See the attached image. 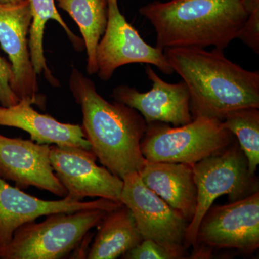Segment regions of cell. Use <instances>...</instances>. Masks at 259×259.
Wrapping results in <instances>:
<instances>
[{
    "mask_svg": "<svg viewBox=\"0 0 259 259\" xmlns=\"http://www.w3.org/2000/svg\"><path fill=\"white\" fill-rule=\"evenodd\" d=\"M223 51L194 47L163 50L174 72L188 88L193 119L223 120L233 110L259 108V71L243 69L227 59Z\"/></svg>",
    "mask_w": 259,
    "mask_h": 259,
    "instance_id": "6da1fadb",
    "label": "cell"
},
{
    "mask_svg": "<svg viewBox=\"0 0 259 259\" xmlns=\"http://www.w3.org/2000/svg\"><path fill=\"white\" fill-rule=\"evenodd\" d=\"M97 74L103 81L110 80L115 70L131 64L153 65L165 74L174 70L164 51L145 41L121 13L118 0H108V21L97 49Z\"/></svg>",
    "mask_w": 259,
    "mask_h": 259,
    "instance_id": "9c48e42d",
    "label": "cell"
},
{
    "mask_svg": "<svg viewBox=\"0 0 259 259\" xmlns=\"http://www.w3.org/2000/svg\"><path fill=\"white\" fill-rule=\"evenodd\" d=\"M13 77L12 66L10 62L0 56V105L3 107H10L16 105L20 98L10 86Z\"/></svg>",
    "mask_w": 259,
    "mask_h": 259,
    "instance_id": "603a6c76",
    "label": "cell"
},
{
    "mask_svg": "<svg viewBox=\"0 0 259 259\" xmlns=\"http://www.w3.org/2000/svg\"><path fill=\"white\" fill-rule=\"evenodd\" d=\"M248 18L238 38L253 52L259 54V0H246Z\"/></svg>",
    "mask_w": 259,
    "mask_h": 259,
    "instance_id": "44dd1931",
    "label": "cell"
},
{
    "mask_svg": "<svg viewBox=\"0 0 259 259\" xmlns=\"http://www.w3.org/2000/svg\"><path fill=\"white\" fill-rule=\"evenodd\" d=\"M69 88L81 107L85 137L100 163L122 180L130 172L139 171L146 162L141 151L147 125L143 116L125 104L107 101L93 81L75 68Z\"/></svg>",
    "mask_w": 259,
    "mask_h": 259,
    "instance_id": "7a4b0ae2",
    "label": "cell"
},
{
    "mask_svg": "<svg viewBox=\"0 0 259 259\" xmlns=\"http://www.w3.org/2000/svg\"><path fill=\"white\" fill-rule=\"evenodd\" d=\"M96 160L92 150L50 146L51 166L67 191L66 197L76 201L99 197L120 202L123 180L105 166H99Z\"/></svg>",
    "mask_w": 259,
    "mask_h": 259,
    "instance_id": "30bf717a",
    "label": "cell"
},
{
    "mask_svg": "<svg viewBox=\"0 0 259 259\" xmlns=\"http://www.w3.org/2000/svg\"><path fill=\"white\" fill-rule=\"evenodd\" d=\"M0 178L13 181L19 189L35 187L63 198L67 195L54 173L49 144L0 134Z\"/></svg>",
    "mask_w": 259,
    "mask_h": 259,
    "instance_id": "4fadbf2b",
    "label": "cell"
},
{
    "mask_svg": "<svg viewBox=\"0 0 259 259\" xmlns=\"http://www.w3.org/2000/svg\"><path fill=\"white\" fill-rule=\"evenodd\" d=\"M125 259H177L176 255L156 242L144 239L122 255Z\"/></svg>",
    "mask_w": 259,
    "mask_h": 259,
    "instance_id": "7402d4cb",
    "label": "cell"
},
{
    "mask_svg": "<svg viewBox=\"0 0 259 259\" xmlns=\"http://www.w3.org/2000/svg\"><path fill=\"white\" fill-rule=\"evenodd\" d=\"M236 139L222 120L197 117L190 123L172 126L164 122L147 124L141 151L148 162H170L193 166L222 151Z\"/></svg>",
    "mask_w": 259,
    "mask_h": 259,
    "instance_id": "5b68a950",
    "label": "cell"
},
{
    "mask_svg": "<svg viewBox=\"0 0 259 259\" xmlns=\"http://www.w3.org/2000/svg\"><path fill=\"white\" fill-rule=\"evenodd\" d=\"M32 14V23L29 31L28 46L30 59L37 74H44L52 86L59 87V82L48 67L44 55V36L46 25L50 20H56L64 29L68 37L77 51L83 49V40L71 31L59 14L56 0H28Z\"/></svg>",
    "mask_w": 259,
    "mask_h": 259,
    "instance_id": "d6986e66",
    "label": "cell"
},
{
    "mask_svg": "<svg viewBox=\"0 0 259 259\" xmlns=\"http://www.w3.org/2000/svg\"><path fill=\"white\" fill-rule=\"evenodd\" d=\"M235 248L252 254L259 247V192L208 209L199 223L195 247Z\"/></svg>",
    "mask_w": 259,
    "mask_h": 259,
    "instance_id": "ba28073f",
    "label": "cell"
},
{
    "mask_svg": "<svg viewBox=\"0 0 259 259\" xmlns=\"http://www.w3.org/2000/svg\"><path fill=\"white\" fill-rule=\"evenodd\" d=\"M144 185L191 222L197 204V190L192 165L148 162L138 171Z\"/></svg>",
    "mask_w": 259,
    "mask_h": 259,
    "instance_id": "2e32d148",
    "label": "cell"
},
{
    "mask_svg": "<svg viewBox=\"0 0 259 259\" xmlns=\"http://www.w3.org/2000/svg\"><path fill=\"white\" fill-rule=\"evenodd\" d=\"M152 88L146 93L136 88L120 85L114 89L115 101L132 107L144 117L146 124L164 122L173 126L190 123L194 120L190 110V95L183 81L168 83L153 71L151 65L145 67Z\"/></svg>",
    "mask_w": 259,
    "mask_h": 259,
    "instance_id": "8fae6325",
    "label": "cell"
},
{
    "mask_svg": "<svg viewBox=\"0 0 259 259\" xmlns=\"http://www.w3.org/2000/svg\"><path fill=\"white\" fill-rule=\"evenodd\" d=\"M120 202L134 214L143 239L151 240L185 258L186 233L190 222L144 185L138 171L122 178Z\"/></svg>",
    "mask_w": 259,
    "mask_h": 259,
    "instance_id": "52a82bcc",
    "label": "cell"
},
{
    "mask_svg": "<svg viewBox=\"0 0 259 259\" xmlns=\"http://www.w3.org/2000/svg\"><path fill=\"white\" fill-rule=\"evenodd\" d=\"M197 204L186 233V248L195 246L199 223L218 197L227 195L229 202L240 200L259 192L256 175L248 171V161L236 139L221 152L194 163Z\"/></svg>",
    "mask_w": 259,
    "mask_h": 259,
    "instance_id": "8992f818",
    "label": "cell"
},
{
    "mask_svg": "<svg viewBox=\"0 0 259 259\" xmlns=\"http://www.w3.org/2000/svg\"><path fill=\"white\" fill-rule=\"evenodd\" d=\"M223 125L235 136L248 161V171L255 175L259 164V110L244 107L230 112Z\"/></svg>",
    "mask_w": 259,
    "mask_h": 259,
    "instance_id": "ffe728a7",
    "label": "cell"
},
{
    "mask_svg": "<svg viewBox=\"0 0 259 259\" xmlns=\"http://www.w3.org/2000/svg\"><path fill=\"white\" fill-rule=\"evenodd\" d=\"M32 23L28 0L0 3V44L9 56L13 71L10 86L19 98L38 103V83L29 51L28 35Z\"/></svg>",
    "mask_w": 259,
    "mask_h": 259,
    "instance_id": "7c38bea8",
    "label": "cell"
},
{
    "mask_svg": "<svg viewBox=\"0 0 259 259\" xmlns=\"http://www.w3.org/2000/svg\"><path fill=\"white\" fill-rule=\"evenodd\" d=\"M97 227L98 231L87 258H117L144 240L134 214L122 204L108 211Z\"/></svg>",
    "mask_w": 259,
    "mask_h": 259,
    "instance_id": "e0dca14e",
    "label": "cell"
},
{
    "mask_svg": "<svg viewBox=\"0 0 259 259\" xmlns=\"http://www.w3.org/2000/svg\"><path fill=\"white\" fill-rule=\"evenodd\" d=\"M156 33V47H212L224 50L238 38L248 10L246 0H169L141 7Z\"/></svg>",
    "mask_w": 259,
    "mask_h": 259,
    "instance_id": "3957f363",
    "label": "cell"
},
{
    "mask_svg": "<svg viewBox=\"0 0 259 259\" xmlns=\"http://www.w3.org/2000/svg\"><path fill=\"white\" fill-rule=\"evenodd\" d=\"M108 212L81 209L47 215L41 223H26L17 229L11 241L0 250L2 259H59L79 246Z\"/></svg>",
    "mask_w": 259,
    "mask_h": 259,
    "instance_id": "277c9868",
    "label": "cell"
},
{
    "mask_svg": "<svg viewBox=\"0 0 259 259\" xmlns=\"http://www.w3.org/2000/svg\"><path fill=\"white\" fill-rule=\"evenodd\" d=\"M122 204L100 198L90 202L73 200L65 197L60 200H44L13 187L0 178V250L11 241L17 229L41 216L59 212H74L81 209H102L110 211Z\"/></svg>",
    "mask_w": 259,
    "mask_h": 259,
    "instance_id": "5bb4252c",
    "label": "cell"
},
{
    "mask_svg": "<svg viewBox=\"0 0 259 259\" xmlns=\"http://www.w3.org/2000/svg\"><path fill=\"white\" fill-rule=\"evenodd\" d=\"M32 104L35 103L32 99L25 97L13 106L0 105V126L23 130L37 144L92 150L81 125L63 123L50 115L39 113L32 108Z\"/></svg>",
    "mask_w": 259,
    "mask_h": 259,
    "instance_id": "9a60e30c",
    "label": "cell"
},
{
    "mask_svg": "<svg viewBox=\"0 0 259 259\" xmlns=\"http://www.w3.org/2000/svg\"><path fill=\"white\" fill-rule=\"evenodd\" d=\"M59 8L66 12L79 26L88 54L87 71H98L97 49L106 30L108 0H56Z\"/></svg>",
    "mask_w": 259,
    "mask_h": 259,
    "instance_id": "ac0fdd59",
    "label": "cell"
},
{
    "mask_svg": "<svg viewBox=\"0 0 259 259\" xmlns=\"http://www.w3.org/2000/svg\"><path fill=\"white\" fill-rule=\"evenodd\" d=\"M25 0H0V3H18Z\"/></svg>",
    "mask_w": 259,
    "mask_h": 259,
    "instance_id": "cb8c5ba5",
    "label": "cell"
}]
</instances>
